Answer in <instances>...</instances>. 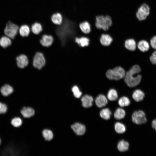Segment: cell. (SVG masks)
<instances>
[{"label":"cell","mask_w":156,"mask_h":156,"mask_svg":"<svg viewBox=\"0 0 156 156\" xmlns=\"http://www.w3.org/2000/svg\"><path fill=\"white\" fill-rule=\"evenodd\" d=\"M141 70L140 66L138 65L133 66L126 73L124 81L129 87H133L136 86L140 82L142 76L138 74Z\"/></svg>","instance_id":"obj_1"},{"label":"cell","mask_w":156,"mask_h":156,"mask_svg":"<svg viewBox=\"0 0 156 156\" xmlns=\"http://www.w3.org/2000/svg\"><path fill=\"white\" fill-rule=\"evenodd\" d=\"M112 24L111 17L109 15H100L95 17L94 25L98 29L102 30L106 32Z\"/></svg>","instance_id":"obj_2"},{"label":"cell","mask_w":156,"mask_h":156,"mask_svg":"<svg viewBox=\"0 0 156 156\" xmlns=\"http://www.w3.org/2000/svg\"><path fill=\"white\" fill-rule=\"evenodd\" d=\"M125 73V70L120 66L109 69L106 72L107 77L110 80H119L124 78Z\"/></svg>","instance_id":"obj_3"},{"label":"cell","mask_w":156,"mask_h":156,"mask_svg":"<svg viewBox=\"0 0 156 156\" xmlns=\"http://www.w3.org/2000/svg\"><path fill=\"white\" fill-rule=\"evenodd\" d=\"M19 26L11 21L6 23L4 29L5 35L11 39H14L18 34Z\"/></svg>","instance_id":"obj_4"},{"label":"cell","mask_w":156,"mask_h":156,"mask_svg":"<svg viewBox=\"0 0 156 156\" xmlns=\"http://www.w3.org/2000/svg\"><path fill=\"white\" fill-rule=\"evenodd\" d=\"M150 13V7L146 3H144L138 8L135 13V16L138 21H142L146 19Z\"/></svg>","instance_id":"obj_5"},{"label":"cell","mask_w":156,"mask_h":156,"mask_svg":"<svg viewBox=\"0 0 156 156\" xmlns=\"http://www.w3.org/2000/svg\"><path fill=\"white\" fill-rule=\"evenodd\" d=\"M46 63V60L43 54L40 52H36L33 59V66L38 70H40L45 66Z\"/></svg>","instance_id":"obj_6"},{"label":"cell","mask_w":156,"mask_h":156,"mask_svg":"<svg viewBox=\"0 0 156 156\" xmlns=\"http://www.w3.org/2000/svg\"><path fill=\"white\" fill-rule=\"evenodd\" d=\"M132 120L134 123L138 125L145 124L147 122L145 113L141 110L135 111L133 113Z\"/></svg>","instance_id":"obj_7"},{"label":"cell","mask_w":156,"mask_h":156,"mask_svg":"<svg viewBox=\"0 0 156 156\" xmlns=\"http://www.w3.org/2000/svg\"><path fill=\"white\" fill-rule=\"evenodd\" d=\"M71 128L77 135H82L86 132L85 126L79 123H76L73 124L71 126Z\"/></svg>","instance_id":"obj_8"},{"label":"cell","mask_w":156,"mask_h":156,"mask_svg":"<svg viewBox=\"0 0 156 156\" xmlns=\"http://www.w3.org/2000/svg\"><path fill=\"white\" fill-rule=\"evenodd\" d=\"M113 40V38L109 34L103 33L100 38L101 43L103 46H107L109 45Z\"/></svg>","instance_id":"obj_9"},{"label":"cell","mask_w":156,"mask_h":156,"mask_svg":"<svg viewBox=\"0 0 156 156\" xmlns=\"http://www.w3.org/2000/svg\"><path fill=\"white\" fill-rule=\"evenodd\" d=\"M16 59L17 66L20 68H24L28 64V59L25 55H21L17 57Z\"/></svg>","instance_id":"obj_10"},{"label":"cell","mask_w":156,"mask_h":156,"mask_svg":"<svg viewBox=\"0 0 156 156\" xmlns=\"http://www.w3.org/2000/svg\"><path fill=\"white\" fill-rule=\"evenodd\" d=\"M53 41V38L51 36L44 34L42 36L40 42L43 46L48 47L52 44Z\"/></svg>","instance_id":"obj_11"},{"label":"cell","mask_w":156,"mask_h":156,"mask_svg":"<svg viewBox=\"0 0 156 156\" xmlns=\"http://www.w3.org/2000/svg\"><path fill=\"white\" fill-rule=\"evenodd\" d=\"M75 41L79 46L83 47L89 45L90 40L88 37L83 36L79 37H76L75 38Z\"/></svg>","instance_id":"obj_12"},{"label":"cell","mask_w":156,"mask_h":156,"mask_svg":"<svg viewBox=\"0 0 156 156\" xmlns=\"http://www.w3.org/2000/svg\"><path fill=\"white\" fill-rule=\"evenodd\" d=\"M81 101L82 105L84 107L88 108L92 106L93 99L92 96L86 94L81 98Z\"/></svg>","instance_id":"obj_13"},{"label":"cell","mask_w":156,"mask_h":156,"mask_svg":"<svg viewBox=\"0 0 156 156\" xmlns=\"http://www.w3.org/2000/svg\"><path fill=\"white\" fill-rule=\"evenodd\" d=\"M79 27L81 31L86 34H89L91 30V26L90 23L87 21L80 23Z\"/></svg>","instance_id":"obj_14"},{"label":"cell","mask_w":156,"mask_h":156,"mask_svg":"<svg viewBox=\"0 0 156 156\" xmlns=\"http://www.w3.org/2000/svg\"><path fill=\"white\" fill-rule=\"evenodd\" d=\"M95 103L99 108L104 107L107 104L108 101L106 97L103 95L100 94L96 99Z\"/></svg>","instance_id":"obj_15"},{"label":"cell","mask_w":156,"mask_h":156,"mask_svg":"<svg viewBox=\"0 0 156 156\" xmlns=\"http://www.w3.org/2000/svg\"><path fill=\"white\" fill-rule=\"evenodd\" d=\"M31 29L27 25L24 24L19 27L18 33L19 35L22 37H27L30 34Z\"/></svg>","instance_id":"obj_16"},{"label":"cell","mask_w":156,"mask_h":156,"mask_svg":"<svg viewBox=\"0 0 156 156\" xmlns=\"http://www.w3.org/2000/svg\"><path fill=\"white\" fill-rule=\"evenodd\" d=\"M145 96V94L142 90L137 89L135 90L132 94L133 99L136 102H139L142 101Z\"/></svg>","instance_id":"obj_17"},{"label":"cell","mask_w":156,"mask_h":156,"mask_svg":"<svg viewBox=\"0 0 156 156\" xmlns=\"http://www.w3.org/2000/svg\"><path fill=\"white\" fill-rule=\"evenodd\" d=\"M21 113L25 118H29L33 116L35 114L34 109L29 107H24L21 110Z\"/></svg>","instance_id":"obj_18"},{"label":"cell","mask_w":156,"mask_h":156,"mask_svg":"<svg viewBox=\"0 0 156 156\" xmlns=\"http://www.w3.org/2000/svg\"><path fill=\"white\" fill-rule=\"evenodd\" d=\"M126 48L131 51H134L136 48V43L133 38H129L126 40L125 42Z\"/></svg>","instance_id":"obj_19"},{"label":"cell","mask_w":156,"mask_h":156,"mask_svg":"<svg viewBox=\"0 0 156 156\" xmlns=\"http://www.w3.org/2000/svg\"><path fill=\"white\" fill-rule=\"evenodd\" d=\"M1 92L4 96H8L13 92V89L10 85L6 84L3 86L1 89Z\"/></svg>","instance_id":"obj_20"},{"label":"cell","mask_w":156,"mask_h":156,"mask_svg":"<svg viewBox=\"0 0 156 156\" xmlns=\"http://www.w3.org/2000/svg\"><path fill=\"white\" fill-rule=\"evenodd\" d=\"M138 49L141 51L145 52L147 51L149 49V45L148 42L145 40H140L137 45Z\"/></svg>","instance_id":"obj_21"},{"label":"cell","mask_w":156,"mask_h":156,"mask_svg":"<svg viewBox=\"0 0 156 156\" xmlns=\"http://www.w3.org/2000/svg\"><path fill=\"white\" fill-rule=\"evenodd\" d=\"M11 39L6 36H2L0 38V45L3 48L10 46L12 44Z\"/></svg>","instance_id":"obj_22"},{"label":"cell","mask_w":156,"mask_h":156,"mask_svg":"<svg viewBox=\"0 0 156 156\" xmlns=\"http://www.w3.org/2000/svg\"><path fill=\"white\" fill-rule=\"evenodd\" d=\"M51 20L54 24L56 25H60L62 21V17L61 14L57 12L52 15Z\"/></svg>","instance_id":"obj_23"},{"label":"cell","mask_w":156,"mask_h":156,"mask_svg":"<svg viewBox=\"0 0 156 156\" xmlns=\"http://www.w3.org/2000/svg\"><path fill=\"white\" fill-rule=\"evenodd\" d=\"M129 144L128 142L123 140L120 141L117 145L118 150L121 152L127 151L129 149Z\"/></svg>","instance_id":"obj_24"},{"label":"cell","mask_w":156,"mask_h":156,"mask_svg":"<svg viewBox=\"0 0 156 156\" xmlns=\"http://www.w3.org/2000/svg\"><path fill=\"white\" fill-rule=\"evenodd\" d=\"M42 30V25L38 22H35L32 24L31 27V31L35 34H39Z\"/></svg>","instance_id":"obj_25"},{"label":"cell","mask_w":156,"mask_h":156,"mask_svg":"<svg viewBox=\"0 0 156 156\" xmlns=\"http://www.w3.org/2000/svg\"><path fill=\"white\" fill-rule=\"evenodd\" d=\"M112 114V112L108 108H105L102 109L100 112V115L103 119L107 120L109 119Z\"/></svg>","instance_id":"obj_26"},{"label":"cell","mask_w":156,"mask_h":156,"mask_svg":"<svg viewBox=\"0 0 156 156\" xmlns=\"http://www.w3.org/2000/svg\"><path fill=\"white\" fill-rule=\"evenodd\" d=\"M125 115V112L124 109L121 108H117L114 114L115 118L117 120H120L123 118Z\"/></svg>","instance_id":"obj_27"},{"label":"cell","mask_w":156,"mask_h":156,"mask_svg":"<svg viewBox=\"0 0 156 156\" xmlns=\"http://www.w3.org/2000/svg\"><path fill=\"white\" fill-rule=\"evenodd\" d=\"M114 129L116 132L119 134L124 133L126 131L125 126L122 123L119 122H117L115 124Z\"/></svg>","instance_id":"obj_28"},{"label":"cell","mask_w":156,"mask_h":156,"mask_svg":"<svg viewBox=\"0 0 156 156\" xmlns=\"http://www.w3.org/2000/svg\"><path fill=\"white\" fill-rule=\"evenodd\" d=\"M107 97L110 101H114L117 100L118 95L116 90L113 89H110L107 93Z\"/></svg>","instance_id":"obj_29"},{"label":"cell","mask_w":156,"mask_h":156,"mask_svg":"<svg viewBox=\"0 0 156 156\" xmlns=\"http://www.w3.org/2000/svg\"><path fill=\"white\" fill-rule=\"evenodd\" d=\"M118 103L120 106L123 107L129 105L130 102L129 99L127 97L123 96L119 99Z\"/></svg>","instance_id":"obj_30"},{"label":"cell","mask_w":156,"mask_h":156,"mask_svg":"<svg viewBox=\"0 0 156 156\" xmlns=\"http://www.w3.org/2000/svg\"><path fill=\"white\" fill-rule=\"evenodd\" d=\"M43 136L47 141H50L53 137V134L52 131L49 130L45 129L42 131Z\"/></svg>","instance_id":"obj_31"},{"label":"cell","mask_w":156,"mask_h":156,"mask_svg":"<svg viewBox=\"0 0 156 156\" xmlns=\"http://www.w3.org/2000/svg\"><path fill=\"white\" fill-rule=\"evenodd\" d=\"M11 125L15 127H18L22 125V121L19 117H16L13 118L11 120Z\"/></svg>","instance_id":"obj_32"},{"label":"cell","mask_w":156,"mask_h":156,"mask_svg":"<svg viewBox=\"0 0 156 156\" xmlns=\"http://www.w3.org/2000/svg\"><path fill=\"white\" fill-rule=\"evenodd\" d=\"M71 90L73 92L74 96L76 98H79L82 94V93L80 90L79 87L77 85H74L71 88Z\"/></svg>","instance_id":"obj_33"},{"label":"cell","mask_w":156,"mask_h":156,"mask_svg":"<svg viewBox=\"0 0 156 156\" xmlns=\"http://www.w3.org/2000/svg\"><path fill=\"white\" fill-rule=\"evenodd\" d=\"M8 107L7 105L0 102V114H4L7 111Z\"/></svg>","instance_id":"obj_34"},{"label":"cell","mask_w":156,"mask_h":156,"mask_svg":"<svg viewBox=\"0 0 156 156\" xmlns=\"http://www.w3.org/2000/svg\"><path fill=\"white\" fill-rule=\"evenodd\" d=\"M150 60L152 64L156 65V50L152 53L150 57Z\"/></svg>","instance_id":"obj_35"},{"label":"cell","mask_w":156,"mask_h":156,"mask_svg":"<svg viewBox=\"0 0 156 156\" xmlns=\"http://www.w3.org/2000/svg\"><path fill=\"white\" fill-rule=\"evenodd\" d=\"M150 44L152 47L156 50V36H154L151 39Z\"/></svg>","instance_id":"obj_36"},{"label":"cell","mask_w":156,"mask_h":156,"mask_svg":"<svg viewBox=\"0 0 156 156\" xmlns=\"http://www.w3.org/2000/svg\"><path fill=\"white\" fill-rule=\"evenodd\" d=\"M151 126L152 128L156 132V119H155L152 120L151 123Z\"/></svg>","instance_id":"obj_37"},{"label":"cell","mask_w":156,"mask_h":156,"mask_svg":"<svg viewBox=\"0 0 156 156\" xmlns=\"http://www.w3.org/2000/svg\"><path fill=\"white\" fill-rule=\"evenodd\" d=\"M1 139H0V145L1 144Z\"/></svg>","instance_id":"obj_38"}]
</instances>
